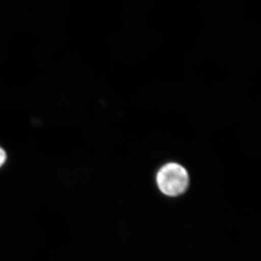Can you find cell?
I'll list each match as a JSON object with an SVG mask.
<instances>
[{
	"label": "cell",
	"instance_id": "6da1fadb",
	"mask_svg": "<svg viewBox=\"0 0 261 261\" xmlns=\"http://www.w3.org/2000/svg\"><path fill=\"white\" fill-rule=\"evenodd\" d=\"M159 190L168 197H176L185 193L190 177L185 167L177 163H168L160 168L157 173Z\"/></svg>",
	"mask_w": 261,
	"mask_h": 261
},
{
	"label": "cell",
	"instance_id": "7a4b0ae2",
	"mask_svg": "<svg viewBox=\"0 0 261 261\" xmlns=\"http://www.w3.org/2000/svg\"><path fill=\"white\" fill-rule=\"evenodd\" d=\"M7 161V154L6 152L3 147H0V168L4 166L5 162Z\"/></svg>",
	"mask_w": 261,
	"mask_h": 261
}]
</instances>
